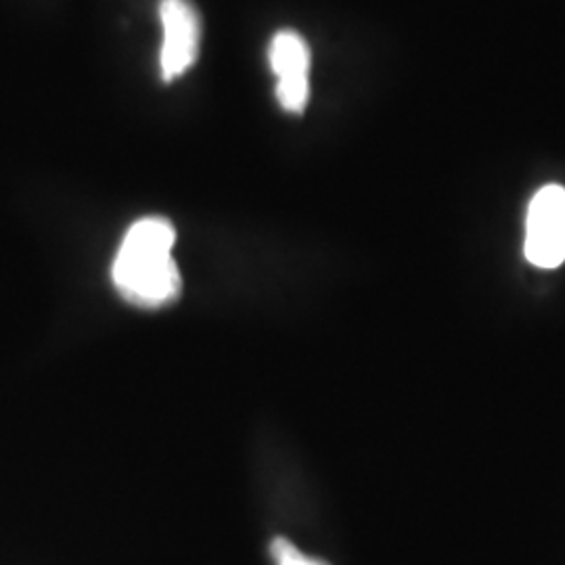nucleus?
Returning <instances> with one entry per match:
<instances>
[{
    "label": "nucleus",
    "instance_id": "obj_1",
    "mask_svg": "<svg viewBox=\"0 0 565 565\" xmlns=\"http://www.w3.org/2000/svg\"><path fill=\"white\" fill-rule=\"evenodd\" d=\"M177 231L162 216L132 224L121 239L111 279L121 298L141 308H162L182 291L179 264L172 258Z\"/></svg>",
    "mask_w": 565,
    "mask_h": 565
},
{
    "label": "nucleus",
    "instance_id": "obj_2",
    "mask_svg": "<svg viewBox=\"0 0 565 565\" xmlns=\"http://www.w3.org/2000/svg\"><path fill=\"white\" fill-rule=\"evenodd\" d=\"M525 258L539 268L565 263V189L546 184L530 202L525 221Z\"/></svg>",
    "mask_w": 565,
    "mask_h": 565
},
{
    "label": "nucleus",
    "instance_id": "obj_3",
    "mask_svg": "<svg viewBox=\"0 0 565 565\" xmlns=\"http://www.w3.org/2000/svg\"><path fill=\"white\" fill-rule=\"evenodd\" d=\"M160 18L163 28L160 67L163 81L170 82L182 76L198 60L202 21L189 0H162Z\"/></svg>",
    "mask_w": 565,
    "mask_h": 565
},
{
    "label": "nucleus",
    "instance_id": "obj_4",
    "mask_svg": "<svg viewBox=\"0 0 565 565\" xmlns=\"http://www.w3.org/2000/svg\"><path fill=\"white\" fill-rule=\"evenodd\" d=\"M268 61L277 76V99L289 114H302L310 97V49L298 32L282 30L268 46Z\"/></svg>",
    "mask_w": 565,
    "mask_h": 565
},
{
    "label": "nucleus",
    "instance_id": "obj_5",
    "mask_svg": "<svg viewBox=\"0 0 565 565\" xmlns=\"http://www.w3.org/2000/svg\"><path fill=\"white\" fill-rule=\"evenodd\" d=\"M270 555H273V559H275V565H329L321 562V559H315V557L303 555L298 546L291 545V543L285 541V539H275V541H273Z\"/></svg>",
    "mask_w": 565,
    "mask_h": 565
}]
</instances>
